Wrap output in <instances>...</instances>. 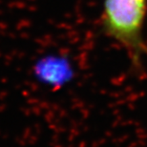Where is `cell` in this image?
Instances as JSON below:
<instances>
[{
  "instance_id": "obj_1",
  "label": "cell",
  "mask_w": 147,
  "mask_h": 147,
  "mask_svg": "<svg viewBox=\"0 0 147 147\" xmlns=\"http://www.w3.org/2000/svg\"><path fill=\"white\" fill-rule=\"evenodd\" d=\"M145 0H104V27L112 37L139 57L142 49V29Z\"/></svg>"
}]
</instances>
